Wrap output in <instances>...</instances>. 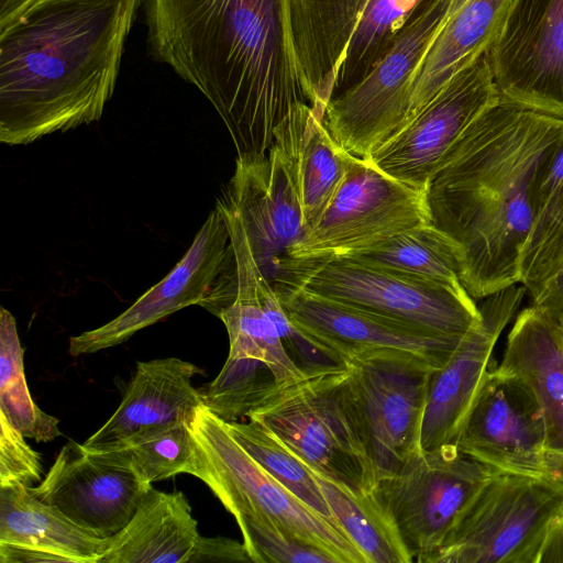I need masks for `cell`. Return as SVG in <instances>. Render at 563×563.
I'll use <instances>...</instances> for the list:
<instances>
[{
    "label": "cell",
    "mask_w": 563,
    "mask_h": 563,
    "mask_svg": "<svg viewBox=\"0 0 563 563\" xmlns=\"http://www.w3.org/2000/svg\"><path fill=\"white\" fill-rule=\"evenodd\" d=\"M143 3L151 55L209 100L238 156H265L290 111L311 106L295 53L291 0Z\"/></svg>",
    "instance_id": "obj_1"
},
{
    "label": "cell",
    "mask_w": 563,
    "mask_h": 563,
    "mask_svg": "<svg viewBox=\"0 0 563 563\" xmlns=\"http://www.w3.org/2000/svg\"><path fill=\"white\" fill-rule=\"evenodd\" d=\"M563 140V119L500 102L443 156L427 188L430 223L460 249L473 299L520 284L541 179Z\"/></svg>",
    "instance_id": "obj_2"
},
{
    "label": "cell",
    "mask_w": 563,
    "mask_h": 563,
    "mask_svg": "<svg viewBox=\"0 0 563 563\" xmlns=\"http://www.w3.org/2000/svg\"><path fill=\"white\" fill-rule=\"evenodd\" d=\"M143 0H35L0 29V141L99 121Z\"/></svg>",
    "instance_id": "obj_3"
},
{
    "label": "cell",
    "mask_w": 563,
    "mask_h": 563,
    "mask_svg": "<svg viewBox=\"0 0 563 563\" xmlns=\"http://www.w3.org/2000/svg\"><path fill=\"white\" fill-rule=\"evenodd\" d=\"M249 418L271 429L312 471L356 494L375 489L350 367L276 385Z\"/></svg>",
    "instance_id": "obj_4"
},
{
    "label": "cell",
    "mask_w": 563,
    "mask_h": 563,
    "mask_svg": "<svg viewBox=\"0 0 563 563\" xmlns=\"http://www.w3.org/2000/svg\"><path fill=\"white\" fill-rule=\"evenodd\" d=\"M424 0H291L296 58L312 108L361 81Z\"/></svg>",
    "instance_id": "obj_5"
},
{
    "label": "cell",
    "mask_w": 563,
    "mask_h": 563,
    "mask_svg": "<svg viewBox=\"0 0 563 563\" xmlns=\"http://www.w3.org/2000/svg\"><path fill=\"white\" fill-rule=\"evenodd\" d=\"M197 444L190 475L201 479L234 517L273 525L287 536L317 547L338 563H367L342 527L296 497L264 470L205 405L189 423Z\"/></svg>",
    "instance_id": "obj_6"
},
{
    "label": "cell",
    "mask_w": 563,
    "mask_h": 563,
    "mask_svg": "<svg viewBox=\"0 0 563 563\" xmlns=\"http://www.w3.org/2000/svg\"><path fill=\"white\" fill-rule=\"evenodd\" d=\"M268 280L450 336H464L481 320L466 289L349 257H284Z\"/></svg>",
    "instance_id": "obj_7"
},
{
    "label": "cell",
    "mask_w": 563,
    "mask_h": 563,
    "mask_svg": "<svg viewBox=\"0 0 563 563\" xmlns=\"http://www.w3.org/2000/svg\"><path fill=\"white\" fill-rule=\"evenodd\" d=\"M563 488L545 476L495 473L479 489L431 563H537Z\"/></svg>",
    "instance_id": "obj_8"
},
{
    "label": "cell",
    "mask_w": 563,
    "mask_h": 563,
    "mask_svg": "<svg viewBox=\"0 0 563 563\" xmlns=\"http://www.w3.org/2000/svg\"><path fill=\"white\" fill-rule=\"evenodd\" d=\"M497 473L455 444L413 453L374 489L413 561L431 563L456 521Z\"/></svg>",
    "instance_id": "obj_9"
},
{
    "label": "cell",
    "mask_w": 563,
    "mask_h": 563,
    "mask_svg": "<svg viewBox=\"0 0 563 563\" xmlns=\"http://www.w3.org/2000/svg\"><path fill=\"white\" fill-rule=\"evenodd\" d=\"M448 5L449 0H424L374 68L331 99L323 122L346 153L366 158L406 123L412 75Z\"/></svg>",
    "instance_id": "obj_10"
},
{
    "label": "cell",
    "mask_w": 563,
    "mask_h": 563,
    "mask_svg": "<svg viewBox=\"0 0 563 563\" xmlns=\"http://www.w3.org/2000/svg\"><path fill=\"white\" fill-rule=\"evenodd\" d=\"M426 223H430L426 192L350 154L345 175L328 207L285 257L345 256Z\"/></svg>",
    "instance_id": "obj_11"
},
{
    "label": "cell",
    "mask_w": 563,
    "mask_h": 563,
    "mask_svg": "<svg viewBox=\"0 0 563 563\" xmlns=\"http://www.w3.org/2000/svg\"><path fill=\"white\" fill-rule=\"evenodd\" d=\"M500 103L490 55L456 74L415 117L366 158L388 176L427 192L440 162L465 130Z\"/></svg>",
    "instance_id": "obj_12"
},
{
    "label": "cell",
    "mask_w": 563,
    "mask_h": 563,
    "mask_svg": "<svg viewBox=\"0 0 563 563\" xmlns=\"http://www.w3.org/2000/svg\"><path fill=\"white\" fill-rule=\"evenodd\" d=\"M272 286L290 320L349 366L355 360L387 356L439 368L463 338L438 333L297 288Z\"/></svg>",
    "instance_id": "obj_13"
},
{
    "label": "cell",
    "mask_w": 563,
    "mask_h": 563,
    "mask_svg": "<svg viewBox=\"0 0 563 563\" xmlns=\"http://www.w3.org/2000/svg\"><path fill=\"white\" fill-rule=\"evenodd\" d=\"M455 445L498 473L544 476L542 410L526 383L499 366L485 374Z\"/></svg>",
    "instance_id": "obj_14"
},
{
    "label": "cell",
    "mask_w": 563,
    "mask_h": 563,
    "mask_svg": "<svg viewBox=\"0 0 563 563\" xmlns=\"http://www.w3.org/2000/svg\"><path fill=\"white\" fill-rule=\"evenodd\" d=\"M432 369L415 361L387 356L350 363V382L377 481L397 473L420 450Z\"/></svg>",
    "instance_id": "obj_15"
},
{
    "label": "cell",
    "mask_w": 563,
    "mask_h": 563,
    "mask_svg": "<svg viewBox=\"0 0 563 563\" xmlns=\"http://www.w3.org/2000/svg\"><path fill=\"white\" fill-rule=\"evenodd\" d=\"M234 261L227 220L216 207L172 271L126 310L96 329L69 339L71 356L92 354L128 341L167 316L200 303L211 294Z\"/></svg>",
    "instance_id": "obj_16"
},
{
    "label": "cell",
    "mask_w": 563,
    "mask_h": 563,
    "mask_svg": "<svg viewBox=\"0 0 563 563\" xmlns=\"http://www.w3.org/2000/svg\"><path fill=\"white\" fill-rule=\"evenodd\" d=\"M151 487L125 462L70 440L32 490L86 531L111 538L129 523Z\"/></svg>",
    "instance_id": "obj_17"
},
{
    "label": "cell",
    "mask_w": 563,
    "mask_h": 563,
    "mask_svg": "<svg viewBox=\"0 0 563 563\" xmlns=\"http://www.w3.org/2000/svg\"><path fill=\"white\" fill-rule=\"evenodd\" d=\"M527 289L515 284L484 298L481 320L461 339L439 368L430 372L420 450L455 444L473 399L488 371L493 349L517 312Z\"/></svg>",
    "instance_id": "obj_18"
},
{
    "label": "cell",
    "mask_w": 563,
    "mask_h": 563,
    "mask_svg": "<svg viewBox=\"0 0 563 563\" xmlns=\"http://www.w3.org/2000/svg\"><path fill=\"white\" fill-rule=\"evenodd\" d=\"M218 199L239 216L267 278L306 234L295 179L274 147L261 157L238 156L234 174Z\"/></svg>",
    "instance_id": "obj_19"
},
{
    "label": "cell",
    "mask_w": 563,
    "mask_h": 563,
    "mask_svg": "<svg viewBox=\"0 0 563 563\" xmlns=\"http://www.w3.org/2000/svg\"><path fill=\"white\" fill-rule=\"evenodd\" d=\"M521 2L467 0L441 25L412 75L406 123L456 74L500 45Z\"/></svg>",
    "instance_id": "obj_20"
},
{
    "label": "cell",
    "mask_w": 563,
    "mask_h": 563,
    "mask_svg": "<svg viewBox=\"0 0 563 563\" xmlns=\"http://www.w3.org/2000/svg\"><path fill=\"white\" fill-rule=\"evenodd\" d=\"M202 369L177 357L137 362L118 409L82 444L90 451L111 448L137 433L190 423L203 405L191 378Z\"/></svg>",
    "instance_id": "obj_21"
},
{
    "label": "cell",
    "mask_w": 563,
    "mask_h": 563,
    "mask_svg": "<svg viewBox=\"0 0 563 563\" xmlns=\"http://www.w3.org/2000/svg\"><path fill=\"white\" fill-rule=\"evenodd\" d=\"M272 147L295 179L307 234L340 186L350 154L331 136L323 115L307 103L295 107L275 129Z\"/></svg>",
    "instance_id": "obj_22"
},
{
    "label": "cell",
    "mask_w": 563,
    "mask_h": 563,
    "mask_svg": "<svg viewBox=\"0 0 563 563\" xmlns=\"http://www.w3.org/2000/svg\"><path fill=\"white\" fill-rule=\"evenodd\" d=\"M499 367L529 387L542 410L548 451L563 453V334L556 321L533 305L521 310Z\"/></svg>",
    "instance_id": "obj_23"
},
{
    "label": "cell",
    "mask_w": 563,
    "mask_h": 563,
    "mask_svg": "<svg viewBox=\"0 0 563 563\" xmlns=\"http://www.w3.org/2000/svg\"><path fill=\"white\" fill-rule=\"evenodd\" d=\"M199 536L186 496L151 487L98 563H188Z\"/></svg>",
    "instance_id": "obj_24"
},
{
    "label": "cell",
    "mask_w": 563,
    "mask_h": 563,
    "mask_svg": "<svg viewBox=\"0 0 563 563\" xmlns=\"http://www.w3.org/2000/svg\"><path fill=\"white\" fill-rule=\"evenodd\" d=\"M109 542L38 499L32 487L0 486V543L56 554L67 563H98Z\"/></svg>",
    "instance_id": "obj_25"
},
{
    "label": "cell",
    "mask_w": 563,
    "mask_h": 563,
    "mask_svg": "<svg viewBox=\"0 0 563 563\" xmlns=\"http://www.w3.org/2000/svg\"><path fill=\"white\" fill-rule=\"evenodd\" d=\"M518 47V75L498 86L500 102L563 119V0H547Z\"/></svg>",
    "instance_id": "obj_26"
},
{
    "label": "cell",
    "mask_w": 563,
    "mask_h": 563,
    "mask_svg": "<svg viewBox=\"0 0 563 563\" xmlns=\"http://www.w3.org/2000/svg\"><path fill=\"white\" fill-rule=\"evenodd\" d=\"M341 257L417 279L465 289L461 282L460 249L431 223L410 228L376 245Z\"/></svg>",
    "instance_id": "obj_27"
},
{
    "label": "cell",
    "mask_w": 563,
    "mask_h": 563,
    "mask_svg": "<svg viewBox=\"0 0 563 563\" xmlns=\"http://www.w3.org/2000/svg\"><path fill=\"white\" fill-rule=\"evenodd\" d=\"M309 470L335 519L367 563L413 562L394 520L374 490L356 494Z\"/></svg>",
    "instance_id": "obj_28"
},
{
    "label": "cell",
    "mask_w": 563,
    "mask_h": 563,
    "mask_svg": "<svg viewBox=\"0 0 563 563\" xmlns=\"http://www.w3.org/2000/svg\"><path fill=\"white\" fill-rule=\"evenodd\" d=\"M563 261V140L538 188L519 283L534 298Z\"/></svg>",
    "instance_id": "obj_29"
},
{
    "label": "cell",
    "mask_w": 563,
    "mask_h": 563,
    "mask_svg": "<svg viewBox=\"0 0 563 563\" xmlns=\"http://www.w3.org/2000/svg\"><path fill=\"white\" fill-rule=\"evenodd\" d=\"M0 412L26 438L49 442L62 434L59 420L41 410L30 394L16 322L0 310Z\"/></svg>",
    "instance_id": "obj_30"
},
{
    "label": "cell",
    "mask_w": 563,
    "mask_h": 563,
    "mask_svg": "<svg viewBox=\"0 0 563 563\" xmlns=\"http://www.w3.org/2000/svg\"><path fill=\"white\" fill-rule=\"evenodd\" d=\"M224 423L234 440L275 479L306 505L341 527L308 466L271 429L250 418L247 422Z\"/></svg>",
    "instance_id": "obj_31"
},
{
    "label": "cell",
    "mask_w": 563,
    "mask_h": 563,
    "mask_svg": "<svg viewBox=\"0 0 563 563\" xmlns=\"http://www.w3.org/2000/svg\"><path fill=\"white\" fill-rule=\"evenodd\" d=\"M129 464L148 484L190 473L197 444L188 422L151 429L104 450Z\"/></svg>",
    "instance_id": "obj_32"
},
{
    "label": "cell",
    "mask_w": 563,
    "mask_h": 563,
    "mask_svg": "<svg viewBox=\"0 0 563 563\" xmlns=\"http://www.w3.org/2000/svg\"><path fill=\"white\" fill-rule=\"evenodd\" d=\"M262 305L273 320L291 362L305 376L345 371L349 364L299 329L288 317L265 274L258 285Z\"/></svg>",
    "instance_id": "obj_33"
},
{
    "label": "cell",
    "mask_w": 563,
    "mask_h": 563,
    "mask_svg": "<svg viewBox=\"0 0 563 563\" xmlns=\"http://www.w3.org/2000/svg\"><path fill=\"white\" fill-rule=\"evenodd\" d=\"M253 563H338L325 551L247 516L235 518Z\"/></svg>",
    "instance_id": "obj_34"
},
{
    "label": "cell",
    "mask_w": 563,
    "mask_h": 563,
    "mask_svg": "<svg viewBox=\"0 0 563 563\" xmlns=\"http://www.w3.org/2000/svg\"><path fill=\"white\" fill-rule=\"evenodd\" d=\"M25 438L0 412V486L34 487L41 481V454L26 443Z\"/></svg>",
    "instance_id": "obj_35"
},
{
    "label": "cell",
    "mask_w": 563,
    "mask_h": 563,
    "mask_svg": "<svg viewBox=\"0 0 563 563\" xmlns=\"http://www.w3.org/2000/svg\"><path fill=\"white\" fill-rule=\"evenodd\" d=\"M220 562L250 563L253 562L244 543L225 537H198L188 563Z\"/></svg>",
    "instance_id": "obj_36"
},
{
    "label": "cell",
    "mask_w": 563,
    "mask_h": 563,
    "mask_svg": "<svg viewBox=\"0 0 563 563\" xmlns=\"http://www.w3.org/2000/svg\"><path fill=\"white\" fill-rule=\"evenodd\" d=\"M532 303L555 321L563 316V261L540 292L532 298Z\"/></svg>",
    "instance_id": "obj_37"
},
{
    "label": "cell",
    "mask_w": 563,
    "mask_h": 563,
    "mask_svg": "<svg viewBox=\"0 0 563 563\" xmlns=\"http://www.w3.org/2000/svg\"><path fill=\"white\" fill-rule=\"evenodd\" d=\"M0 562L1 563H67V561L56 554L48 552L0 543Z\"/></svg>",
    "instance_id": "obj_38"
},
{
    "label": "cell",
    "mask_w": 563,
    "mask_h": 563,
    "mask_svg": "<svg viewBox=\"0 0 563 563\" xmlns=\"http://www.w3.org/2000/svg\"><path fill=\"white\" fill-rule=\"evenodd\" d=\"M563 562V512L550 525L540 547L537 563Z\"/></svg>",
    "instance_id": "obj_39"
},
{
    "label": "cell",
    "mask_w": 563,
    "mask_h": 563,
    "mask_svg": "<svg viewBox=\"0 0 563 563\" xmlns=\"http://www.w3.org/2000/svg\"><path fill=\"white\" fill-rule=\"evenodd\" d=\"M35 0H0V29L9 25Z\"/></svg>",
    "instance_id": "obj_40"
},
{
    "label": "cell",
    "mask_w": 563,
    "mask_h": 563,
    "mask_svg": "<svg viewBox=\"0 0 563 563\" xmlns=\"http://www.w3.org/2000/svg\"><path fill=\"white\" fill-rule=\"evenodd\" d=\"M544 476L563 488V453L548 451Z\"/></svg>",
    "instance_id": "obj_41"
},
{
    "label": "cell",
    "mask_w": 563,
    "mask_h": 563,
    "mask_svg": "<svg viewBox=\"0 0 563 563\" xmlns=\"http://www.w3.org/2000/svg\"><path fill=\"white\" fill-rule=\"evenodd\" d=\"M556 323L559 324V328L563 334V316L559 319V321H556Z\"/></svg>",
    "instance_id": "obj_42"
}]
</instances>
